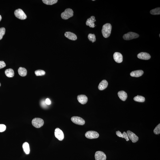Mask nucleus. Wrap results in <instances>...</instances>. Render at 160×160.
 <instances>
[{
  "instance_id": "1",
  "label": "nucleus",
  "mask_w": 160,
  "mask_h": 160,
  "mask_svg": "<svg viewBox=\"0 0 160 160\" xmlns=\"http://www.w3.org/2000/svg\"><path fill=\"white\" fill-rule=\"evenodd\" d=\"M112 26L110 24L107 23L103 26L102 33L103 36L105 38H108L110 35L111 32Z\"/></svg>"
},
{
  "instance_id": "2",
  "label": "nucleus",
  "mask_w": 160,
  "mask_h": 160,
  "mask_svg": "<svg viewBox=\"0 0 160 160\" xmlns=\"http://www.w3.org/2000/svg\"><path fill=\"white\" fill-rule=\"evenodd\" d=\"M73 10L70 8L66 9L62 13L61 16L64 20H67L73 16Z\"/></svg>"
},
{
  "instance_id": "3",
  "label": "nucleus",
  "mask_w": 160,
  "mask_h": 160,
  "mask_svg": "<svg viewBox=\"0 0 160 160\" xmlns=\"http://www.w3.org/2000/svg\"><path fill=\"white\" fill-rule=\"evenodd\" d=\"M32 123L34 127L39 128L42 127L44 125V121L42 119L36 118L32 120Z\"/></svg>"
},
{
  "instance_id": "4",
  "label": "nucleus",
  "mask_w": 160,
  "mask_h": 160,
  "mask_svg": "<svg viewBox=\"0 0 160 160\" xmlns=\"http://www.w3.org/2000/svg\"><path fill=\"white\" fill-rule=\"evenodd\" d=\"M139 37L138 34L133 32H129L123 36V38L125 40H129L134 39L138 38Z\"/></svg>"
},
{
  "instance_id": "5",
  "label": "nucleus",
  "mask_w": 160,
  "mask_h": 160,
  "mask_svg": "<svg viewBox=\"0 0 160 160\" xmlns=\"http://www.w3.org/2000/svg\"><path fill=\"white\" fill-rule=\"evenodd\" d=\"M15 16L20 19L24 20L27 18V16L22 9H18L15 11Z\"/></svg>"
},
{
  "instance_id": "6",
  "label": "nucleus",
  "mask_w": 160,
  "mask_h": 160,
  "mask_svg": "<svg viewBox=\"0 0 160 160\" xmlns=\"http://www.w3.org/2000/svg\"><path fill=\"white\" fill-rule=\"evenodd\" d=\"M71 120L73 123L79 125H83L85 123V121L83 119L79 116H73L71 118Z\"/></svg>"
},
{
  "instance_id": "7",
  "label": "nucleus",
  "mask_w": 160,
  "mask_h": 160,
  "mask_svg": "<svg viewBox=\"0 0 160 160\" xmlns=\"http://www.w3.org/2000/svg\"><path fill=\"white\" fill-rule=\"evenodd\" d=\"M85 136L87 138L90 139L97 138L99 137L98 133L94 131H89L85 134Z\"/></svg>"
},
{
  "instance_id": "8",
  "label": "nucleus",
  "mask_w": 160,
  "mask_h": 160,
  "mask_svg": "<svg viewBox=\"0 0 160 160\" xmlns=\"http://www.w3.org/2000/svg\"><path fill=\"white\" fill-rule=\"evenodd\" d=\"M55 135L56 138L59 141H62L64 138V135L62 131L59 128L56 129L55 131Z\"/></svg>"
},
{
  "instance_id": "9",
  "label": "nucleus",
  "mask_w": 160,
  "mask_h": 160,
  "mask_svg": "<svg viewBox=\"0 0 160 160\" xmlns=\"http://www.w3.org/2000/svg\"><path fill=\"white\" fill-rule=\"evenodd\" d=\"M128 137L132 142H136L138 140V136L131 131H128L126 133Z\"/></svg>"
},
{
  "instance_id": "10",
  "label": "nucleus",
  "mask_w": 160,
  "mask_h": 160,
  "mask_svg": "<svg viewBox=\"0 0 160 160\" xmlns=\"http://www.w3.org/2000/svg\"><path fill=\"white\" fill-rule=\"evenodd\" d=\"M96 160H106V157L104 152L100 151H97L95 152V155Z\"/></svg>"
},
{
  "instance_id": "11",
  "label": "nucleus",
  "mask_w": 160,
  "mask_h": 160,
  "mask_svg": "<svg viewBox=\"0 0 160 160\" xmlns=\"http://www.w3.org/2000/svg\"><path fill=\"white\" fill-rule=\"evenodd\" d=\"M113 57L114 61L116 63H121L123 61V56L120 52H115L114 54Z\"/></svg>"
},
{
  "instance_id": "12",
  "label": "nucleus",
  "mask_w": 160,
  "mask_h": 160,
  "mask_svg": "<svg viewBox=\"0 0 160 160\" xmlns=\"http://www.w3.org/2000/svg\"><path fill=\"white\" fill-rule=\"evenodd\" d=\"M137 57L141 59L148 60L150 59L151 56L149 54L146 52H141L138 55Z\"/></svg>"
},
{
  "instance_id": "13",
  "label": "nucleus",
  "mask_w": 160,
  "mask_h": 160,
  "mask_svg": "<svg viewBox=\"0 0 160 160\" xmlns=\"http://www.w3.org/2000/svg\"><path fill=\"white\" fill-rule=\"evenodd\" d=\"M77 99L79 102L82 104H86L88 101V97L85 95H78L77 97Z\"/></svg>"
},
{
  "instance_id": "14",
  "label": "nucleus",
  "mask_w": 160,
  "mask_h": 160,
  "mask_svg": "<svg viewBox=\"0 0 160 160\" xmlns=\"http://www.w3.org/2000/svg\"><path fill=\"white\" fill-rule=\"evenodd\" d=\"M95 18L94 16H91V18H88L86 22V25L89 26L91 28L95 27V24L94 23L96 21Z\"/></svg>"
},
{
  "instance_id": "15",
  "label": "nucleus",
  "mask_w": 160,
  "mask_h": 160,
  "mask_svg": "<svg viewBox=\"0 0 160 160\" xmlns=\"http://www.w3.org/2000/svg\"><path fill=\"white\" fill-rule=\"evenodd\" d=\"M65 35V37L71 40H75L77 39L76 35L70 32H66Z\"/></svg>"
},
{
  "instance_id": "16",
  "label": "nucleus",
  "mask_w": 160,
  "mask_h": 160,
  "mask_svg": "<svg viewBox=\"0 0 160 160\" xmlns=\"http://www.w3.org/2000/svg\"><path fill=\"white\" fill-rule=\"evenodd\" d=\"M108 85V83L106 80H103L100 83L98 86L99 90L102 91L106 89Z\"/></svg>"
},
{
  "instance_id": "17",
  "label": "nucleus",
  "mask_w": 160,
  "mask_h": 160,
  "mask_svg": "<svg viewBox=\"0 0 160 160\" xmlns=\"http://www.w3.org/2000/svg\"><path fill=\"white\" fill-rule=\"evenodd\" d=\"M144 74V71L142 70H138L132 71L130 73L131 76L133 77H139Z\"/></svg>"
},
{
  "instance_id": "18",
  "label": "nucleus",
  "mask_w": 160,
  "mask_h": 160,
  "mask_svg": "<svg viewBox=\"0 0 160 160\" xmlns=\"http://www.w3.org/2000/svg\"><path fill=\"white\" fill-rule=\"evenodd\" d=\"M118 95L120 99L123 101H125L126 100L127 95V93L123 91L119 92Z\"/></svg>"
},
{
  "instance_id": "19",
  "label": "nucleus",
  "mask_w": 160,
  "mask_h": 160,
  "mask_svg": "<svg viewBox=\"0 0 160 160\" xmlns=\"http://www.w3.org/2000/svg\"><path fill=\"white\" fill-rule=\"evenodd\" d=\"M116 134L119 137H121L122 138H124L127 141H129L130 140L128 137L126 133L124 132L123 133H122L119 131H118L116 132Z\"/></svg>"
},
{
  "instance_id": "20",
  "label": "nucleus",
  "mask_w": 160,
  "mask_h": 160,
  "mask_svg": "<svg viewBox=\"0 0 160 160\" xmlns=\"http://www.w3.org/2000/svg\"><path fill=\"white\" fill-rule=\"evenodd\" d=\"M18 71L19 74L20 76L25 77L27 74V69L24 68L20 67L18 69Z\"/></svg>"
},
{
  "instance_id": "21",
  "label": "nucleus",
  "mask_w": 160,
  "mask_h": 160,
  "mask_svg": "<svg viewBox=\"0 0 160 160\" xmlns=\"http://www.w3.org/2000/svg\"><path fill=\"white\" fill-rule=\"evenodd\" d=\"M5 73L6 75L8 78H12L14 75V71L12 69H11L6 70Z\"/></svg>"
},
{
  "instance_id": "22",
  "label": "nucleus",
  "mask_w": 160,
  "mask_h": 160,
  "mask_svg": "<svg viewBox=\"0 0 160 160\" xmlns=\"http://www.w3.org/2000/svg\"><path fill=\"white\" fill-rule=\"evenodd\" d=\"M23 148L24 152L26 154H29L30 153V150L29 145L27 142L24 143L23 145Z\"/></svg>"
},
{
  "instance_id": "23",
  "label": "nucleus",
  "mask_w": 160,
  "mask_h": 160,
  "mask_svg": "<svg viewBox=\"0 0 160 160\" xmlns=\"http://www.w3.org/2000/svg\"><path fill=\"white\" fill-rule=\"evenodd\" d=\"M57 0H42L43 2L47 5H52L57 3Z\"/></svg>"
},
{
  "instance_id": "24",
  "label": "nucleus",
  "mask_w": 160,
  "mask_h": 160,
  "mask_svg": "<svg viewBox=\"0 0 160 160\" xmlns=\"http://www.w3.org/2000/svg\"><path fill=\"white\" fill-rule=\"evenodd\" d=\"M134 100L138 102H143L145 101V98L142 96L138 95L134 98Z\"/></svg>"
},
{
  "instance_id": "25",
  "label": "nucleus",
  "mask_w": 160,
  "mask_h": 160,
  "mask_svg": "<svg viewBox=\"0 0 160 160\" xmlns=\"http://www.w3.org/2000/svg\"><path fill=\"white\" fill-rule=\"evenodd\" d=\"M150 13L153 15H159L160 14V8L157 7L150 11Z\"/></svg>"
},
{
  "instance_id": "26",
  "label": "nucleus",
  "mask_w": 160,
  "mask_h": 160,
  "mask_svg": "<svg viewBox=\"0 0 160 160\" xmlns=\"http://www.w3.org/2000/svg\"><path fill=\"white\" fill-rule=\"evenodd\" d=\"M35 73L37 76H42L46 74V72L42 70H38L35 71Z\"/></svg>"
},
{
  "instance_id": "27",
  "label": "nucleus",
  "mask_w": 160,
  "mask_h": 160,
  "mask_svg": "<svg viewBox=\"0 0 160 160\" xmlns=\"http://www.w3.org/2000/svg\"><path fill=\"white\" fill-rule=\"evenodd\" d=\"M88 38L90 41H91L92 42H95L96 41L95 36L94 34H90L88 35Z\"/></svg>"
},
{
  "instance_id": "28",
  "label": "nucleus",
  "mask_w": 160,
  "mask_h": 160,
  "mask_svg": "<svg viewBox=\"0 0 160 160\" xmlns=\"http://www.w3.org/2000/svg\"><path fill=\"white\" fill-rule=\"evenodd\" d=\"M5 29L4 27L0 28V40L2 39L3 36L5 34Z\"/></svg>"
},
{
  "instance_id": "29",
  "label": "nucleus",
  "mask_w": 160,
  "mask_h": 160,
  "mask_svg": "<svg viewBox=\"0 0 160 160\" xmlns=\"http://www.w3.org/2000/svg\"><path fill=\"white\" fill-rule=\"evenodd\" d=\"M154 132L155 134L158 135L160 133V124H159L156 127L155 129L154 130Z\"/></svg>"
},
{
  "instance_id": "30",
  "label": "nucleus",
  "mask_w": 160,
  "mask_h": 160,
  "mask_svg": "<svg viewBox=\"0 0 160 160\" xmlns=\"http://www.w3.org/2000/svg\"><path fill=\"white\" fill-rule=\"evenodd\" d=\"M6 129V126L4 124H0V132L4 131Z\"/></svg>"
},
{
  "instance_id": "31",
  "label": "nucleus",
  "mask_w": 160,
  "mask_h": 160,
  "mask_svg": "<svg viewBox=\"0 0 160 160\" xmlns=\"http://www.w3.org/2000/svg\"><path fill=\"white\" fill-rule=\"evenodd\" d=\"M5 62L3 61H0V69H2L6 66Z\"/></svg>"
},
{
  "instance_id": "32",
  "label": "nucleus",
  "mask_w": 160,
  "mask_h": 160,
  "mask_svg": "<svg viewBox=\"0 0 160 160\" xmlns=\"http://www.w3.org/2000/svg\"><path fill=\"white\" fill-rule=\"evenodd\" d=\"M45 103L47 104L50 105L51 104V101L49 99H46V101H45Z\"/></svg>"
},
{
  "instance_id": "33",
  "label": "nucleus",
  "mask_w": 160,
  "mask_h": 160,
  "mask_svg": "<svg viewBox=\"0 0 160 160\" xmlns=\"http://www.w3.org/2000/svg\"><path fill=\"white\" fill-rule=\"evenodd\" d=\"M1 19H2V16L1 15H0V22L1 21Z\"/></svg>"
},
{
  "instance_id": "34",
  "label": "nucleus",
  "mask_w": 160,
  "mask_h": 160,
  "mask_svg": "<svg viewBox=\"0 0 160 160\" xmlns=\"http://www.w3.org/2000/svg\"><path fill=\"white\" fill-rule=\"evenodd\" d=\"M1 86V83H0V86Z\"/></svg>"
}]
</instances>
